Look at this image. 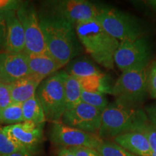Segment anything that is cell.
Instances as JSON below:
<instances>
[{
	"label": "cell",
	"mask_w": 156,
	"mask_h": 156,
	"mask_svg": "<svg viewBox=\"0 0 156 156\" xmlns=\"http://www.w3.org/2000/svg\"><path fill=\"white\" fill-rule=\"evenodd\" d=\"M81 100L82 102L95 107L101 112H103L109 104L106 95L101 93L87 92L83 90L81 94Z\"/></svg>",
	"instance_id": "24"
},
{
	"label": "cell",
	"mask_w": 156,
	"mask_h": 156,
	"mask_svg": "<svg viewBox=\"0 0 156 156\" xmlns=\"http://www.w3.org/2000/svg\"><path fill=\"white\" fill-rule=\"evenodd\" d=\"M16 13L24 30L25 40L24 53L27 54L47 53L44 36L40 25L38 12L34 6L28 2H23Z\"/></svg>",
	"instance_id": "8"
},
{
	"label": "cell",
	"mask_w": 156,
	"mask_h": 156,
	"mask_svg": "<svg viewBox=\"0 0 156 156\" xmlns=\"http://www.w3.org/2000/svg\"><path fill=\"white\" fill-rule=\"evenodd\" d=\"M153 51L147 37L119 43L114 54V64L122 73L146 69L151 63Z\"/></svg>",
	"instance_id": "7"
},
{
	"label": "cell",
	"mask_w": 156,
	"mask_h": 156,
	"mask_svg": "<svg viewBox=\"0 0 156 156\" xmlns=\"http://www.w3.org/2000/svg\"><path fill=\"white\" fill-rule=\"evenodd\" d=\"M2 128L17 145L32 153L41 143L44 136V124L38 125L33 122H23Z\"/></svg>",
	"instance_id": "12"
},
{
	"label": "cell",
	"mask_w": 156,
	"mask_h": 156,
	"mask_svg": "<svg viewBox=\"0 0 156 156\" xmlns=\"http://www.w3.org/2000/svg\"><path fill=\"white\" fill-rule=\"evenodd\" d=\"M149 122L144 109L130 108L110 103L102 112L98 136L103 140H113L126 132L138 131Z\"/></svg>",
	"instance_id": "3"
},
{
	"label": "cell",
	"mask_w": 156,
	"mask_h": 156,
	"mask_svg": "<svg viewBox=\"0 0 156 156\" xmlns=\"http://www.w3.org/2000/svg\"><path fill=\"white\" fill-rule=\"evenodd\" d=\"M75 31L80 42L94 61L106 69L114 68V54L119 41L109 35L96 20L79 23Z\"/></svg>",
	"instance_id": "2"
},
{
	"label": "cell",
	"mask_w": 156,
	"mask_h": 156,
	"mask_svg": "<svg viewBox=\"0 0 156 156\" xmlns=\"http://www.w3.org/2000/svg\"><path fill=\"white\" fill-rule=\"evenodd\" d=\"M3 156H35L34 153H30V152L23 151H20L16 152V153L9 154V155H3Z\"/></svg>",
	"instance_id": "34"
},
{
	"label": "cell",
	"mask_w": 156,
	"mask_h": 156,
	"mask_svg": "<svg viewBox=\"0 0 156 156\" xmlns=\"http://www.w3.org/2000/svg\"><path fill=\"white\" fill-rule=\"evenodd\" d=\"M151 156H156V153H152Z\"/></svg>",
	"instance_id": "36"
},
{
	"label": "cell",
	"mask_w": 156,
	"mask_h": 156,
	"mask_svg": "<svg viewBox=\"0 0 156 156\" xmlns=\"http://www.w3.org/2000/svg\"><path fill=\"white\" fill-rule=\"evenodd\" d=\"M66 72L59 70L44 80L36 90V95L44 109L46 121L51 124L61 122L66 111L64 77Z\"/></svg>",
	"instance_id": "6"
},
{
	"label": "cell",
	"mask_w": 156,
	"mask_h": 156,
	"mask_svg": "<svg viewBox=\"0 0 156 156\" xmlns=\"http://www.w3.org/2000/svg\"><path fill=\"white\" fill-rule=\"evenodd\" d=\"M96 150L101 156H136L117 145L112 140H102Z\"/></svg>",
	"instance_id": "23"
},
{
	"label": "cell",
	"mask_w": 156,
	"mask_h": 156,
	"mask_svg": "<svg viewBox=\"0 0 156 156\" xmlns=\"http://www.w3.org/2000/svg\"><path fill=\"white\" fill-rule=\"evenodd\" d=\"M102 112L95 107L81 102L77 106L65 111L61 123L81 131L98 134L101 125Z\"/></svg>",
	"instance_id": "11"
},
{
	"label": "cell",
	"mask_w": 156,
	"mask_h": 156,
	"mask_svg": "<svg viewBox=\"0 0 156 156\" xmlns=\"http://www.w3.org/2000/svg\"><path fill=\"white\" fill-rule=\"evenodd\" d=\"M95 20L109 35L121 41L136 40L146 34L141 20L118 9L102 7Z\"/></svg>",
	"instance_id": "4"
},
{
	"label": "cell",
	"mask_w": 156,
	"mask_h": 156,
	"mask_svg": "<svg viewBox=\"0 0 156 156\" xmlns=\"http://www.w3.org/2000/svg\"><path fill=\"white\" fill-rule=\"evenodd\" d=\"M26 55L30 75L41 80L57 73L62 68L61 64L48 52L43 54H26Z\"/></svg>",
	"instance_id": "15"
},
{
	"label": "cell",
	"mask_w": 156,
	"mask_h": 156,
	"mask_svg": "<svg viewBox=\"0 0 156 156\" xmlns=\"http://www.w3.org/2000/svg\"><path fill=\"white\" fill-rule=\"evenodd\" d=\"M56 156H75L72 148L57 147Z\"/></svg>",
	"instance_id": "33"
},
{
	"label": "cell",
	"mask_w": 156,
	"mask_h": 156,
	"mask_svg": "<svg viewBox=\"0 0 156 156\" xmlns=\"http://www.w3.org/2000/svg\"><path fill=\"white\" fill-rule=\"evenodd\" d=\"M12 103L9 85L2 84L0 85V110L8 106Z\"/></svg>",
	"instance_id": "28"
},
{
	"label": "cell",
	"mask_w": 156,
	"mask_h": 156,
	"mask_svg": "<svg viewBox=\"0 0 156 156\" xmlns=\"http://www.w3.org/2000/svg\"><path fill=\"white\" fill-rule=\"evenodd\" d=\"M5 16L7 25L6 51L22 53L25 48V34L23 25L17 16L16 11H6Z\"/></svg>",
	"instance_id": "14"
},
{
	"label": "cell",
	"mask_w": 156,
	"mask_h": 156,
	"mask_svg": "<svg viewBox=\"0 0 156 156\" xmlns=\"http://www.w3.org/2000/svg\"><path fill=\"white\" fill-rule=\"evenodd\" d=\"M75 156H101L96 149L90 147H73L72 148Z\"/></svg>",
	"instance_id": "31"
},
{
	"label": "cell",
	"mask_w": 156,
	"mask_h": 156,
	"mask_svg": "<svg viewBox=\"0 0 156 156\" xmlns=\"http://www.w3.org/2000/svg\"><path fill=\"white\" fill-rule=\"evenodd\" d=\"M146 3L155 12H156V0H149V1L146 2Z\"/></svg>",
	"instance_id": "35"
},
{
	"label": "cell",
	"mask_w": 156,
	"mask_h": 156,
	"mask_svg": "<svg viewBox=\"0 0 156 156\" xmlns=\"http://www.w3.org/2000/svg\"><path fill=\"white\" fill-rule=\"evenodd\" d=\"M49 140L56 147H90L96 149L102 140L96 134L81 131L64 125L62 123H53L49 130Z\"/></svg>",
	"instance_id": "10"
},
{
	"label": "cell",
	"mask_w": 156,
	"mask_h": 156,
	"mask_svg": "<svg viewBox=\"0 0 156 156\" xmlns=\"http://www.w3.org/2000/svg\"><path fill=\"white\" fill-rule=\"evenodd\" d=\"M139 132H141L147 138L153 153H156V126L148 122Z\"/></svg>",
	"instance_id": "27"
},
{
	"label": "cell",
	"mask_w": 156,
	"mask_h": 156,
	"mask_svg": "<svg viewBox=\"0 0 156 156\" xmlns=\"http://www.w3.org/2000/svg\"><path fill=\"white\" fill-rule=\"evenodd\" d=\"M65 67L64 71L76 78L88 77L103 73L91 60L85 57L75 58Z\"/></svg>",
	"instance_id": "18"
},
{
	"label": "cell",
	"mask_w": 156,
	"mask_h": 156,
	"mask_svg": "<svg viewBox=\"0 0 156 156\" xmlns=\"http://www.w3.org/2000/svg\"><path fill=\"white\" fill-rule=\"evenodd\" d=\"M24 122L22 104L12 103L0 110V125H12Z\"/></svg>",
	"instance_id": "22"
},
{
	"label": "cell",
	"mask_w": 156,
	"mask_h": 156,
	"mask_svg": "<svg viewBox=\"0 0 156 156\" xmlns=\"http://www.w3.org/2000/svg\"><path fill=\"white\" fill-rule=\"evenodd\" d=\"M112 141L136 156H151L153 153L147 138L140 132L134 131L120 134Z\"/></svg>",
	"instance_id": "16"
},
{
	"label": "cell",
	"mask_w": 156,
	"mask_h": 156,
	"mask_svg": "<svg viewBox=\"0 0 156 156\" xmlns=\"http://www.w3.org/2000/svg\"><path fill=\"white\" fill-rule=\"evenodd\" d=\"M38 17L48 52L65 67L83 49L75 27L48 9L38 12Z\"/></svg>",
	"instance_id": "1"
},
{
	"label": "cell",
	"mask_w": 156,
	"mask_h": 156,
	"mask_svg": "<svg viewBox=\"0 0 156 156\" xmlns=\"http://www.w3.org/2000/svg\"><path fill=\"white\" fill-rule=\"evenodd\" d=\"M23 151L25 150L17 145L14 140H12L8 134L4 131L2 128H0V156L9 155L16 152Z\"/></svg>",
	"instance_id": "25"
},
{
	"label": "cell",
	"mask_w": 156,
	"mask_h": 156,
	"mask_svg": "<svg viewBox=\"0 0 156 156\" xmlns=\"http://www.w3.org/2000/svg\"><path fill=\"white\" fill-rule=\"evenodd\" d=\"M24 122H33L38 125H44L46 122L44 109L36 94L22 103Z\"/></svg>",
	"instance_id": "20"
},
{
	"label": "cell",
	"mask_w": 156,
	"mask_h": 156,
	"mask_svg": "<svg viewBox=\"0 0 156 156\" xmlns=\"http://www.w3.org/2000/svg\"><path fill=\"white\" fill-rule=\"evenodd\" d=\"M7 41V25L5 12H0V53L6 51Z\"/></svg>",
	"instance_id": "29"
},
{
	"label": "cell",
	"mask_w": 156,
	"mask_h": 156,
	"mask_svg": "<svg viewBox=\"0 0 156 156\" xmlns=\"http://www.w3.org/2000/svg\"><path fill=\"white\" fill-rule=\"evenodd\" d=\"M44 5L75 27L79 23L96 19L102 8L86 0H52L44 2Z\"/></svg>",
	"instance_id": "9"
},
{
	"label": "cell",
	"mask_w": 156,
	"mask_h": 156,
	"mask_svg": "<svg viewBox=\"0 0 156 156\" xmlns=\"http://www.w3.org/2000/svg\"><path fill=\"white\" fill-rule=\"evenodd\" d=\"M2 84H3V83H2V80H1V79H0V85H2Z\"/></svg>",
	"instance_id": "37"
},
{
	"label": "cell",
	"mask_w": 156,
	"mask_h": 156,
	"mask_svg": "<svg viewBox=\"0 0 156 156\" xmlns=\"http://www.w3.org/2000/svg\"><path fill=\"white\" fill-rule=\"evenodd\" d=\"M82 91L80 84L77 78L66 73L64 77L66 111L77 106L82 102Z\"/></svg>",
	"instance_id": "21"
},
{
	"label": "cell",
	"mask_w": 156,
	"mask_h": 156,
	"mask_svg": "<svg viewBox=\"0 0 156 156\" xmlns=\"http://www.w3.org/2000/svg\"><path fill=\"white\" fill-rule=\"evenodd\" d=\"M23 2L19 0H0V12L17 11Z\"/></svg>",
	"instance_id": "30"
},
{
	"label": "cell",
	"mask_w": 156,
	"mask_h": 156,
	"mask_svg": "<svg viewBox=\"0 0 156 156\" xmlns=\"http://www.w3.org/2000/svg\"><path fill=\"white\" fill-rule=\"evenodd\" d=\"M145 112L147 116L152 124L156 126V103H152L145 107Z\"/></svg>",
	"instance_id": "32"
},
{
	"label": "cell",
	"mask_w": 156,
	"mask_h": 156,
	"mask_svg": "<svg viewBox=\"0 0 156 156\" xmlns=\"http://www.w3.org/2000/svg\"><path fill=\"white\" fill-rule=\"evenodd\" d=\"M30 75L26 54L0 53V79L3 84L10 85Z\"/></svg>",
	"instance_id": "13"
},
{
	"label": "cell",
	"mask_w": 156,
	"mask_h": 156,
	"mask_svg": "<svg viewBox=\"0 0 156 156\" xmlns=\"http://www.w3.org/2000/svg\"><path fill=\"white\" fill-rule=\"evenodd\" d=\"M147 85L149 96L156 99V60L151 62L147 69Z\"/></svg>",
	"instance_id": "26"
},
{
	"label": "cell",
	"mask_w": 156,
	"mask_h": 156,
	"mask_svg": "<svg viewBox=\"0 0 156 156\" xmlns=\"http://www.w3.org/2000/svg\"><path fill=\"white\" fill-rule=\"evenodd\" d=\"M114 102L130 108H141L148 95L147 69L122 73L112 89Z\"/></svg>",
	"instance_id": "5"
},
{
	"label": "cell",
	"mask_w": 156,
	"mask_h": 156,
	"mask_svg": "<svg viewBox=\"0 0 156 156\" xmlns=\"http://www.w3.org/2000/svg\"><path fill=\"white\" fill-rule=\"evenodd\" d=\"M41 80L39 78L30 75L9 85L12 101L22 104L36 94Z\"/></svg>",
	"instance_id": "17"
},
{
	"label": "cell",
	"mask_w": 156,
	"mask_h": 156,
	"mask_svg": "<svg viewBox=\"0 0 156 156\" xmlns=\"http://www.w3.org/2000/svg\"><path fill=\"white\" fill-rule=\"evenodd\" d=\"M83 90L87 92H97L103 94H112L114 85H111L109 78L103 73L97 74L88 77L77 78Z\"/></svg>",
	"instance_id": "19"
}]
</instances>
